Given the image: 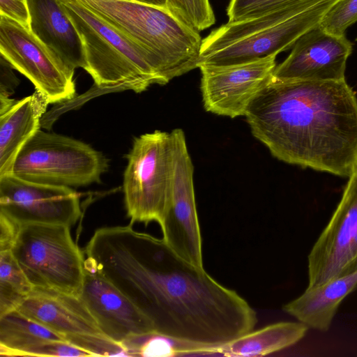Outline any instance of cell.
<instances>
[{
    "mask_svg": "<svg viewBox=\"0 0 357 357\" xmlns=\"http://www.w3.org/2000/svg\"><path fill=\"white\" fill-rule=\"evenodd\" d=\"M84 255V268L128 297L158 333L218 347L250 332L257 322L255 310L236 291L132 224L97 229Z\"/></svg>",
    "mask_w": 357,
    "mask_h": 357,
    "instance_id": "cell-1",
    "label": "cell"
},
{
    "mask_svg": "<svg viewBox=\"0 0 357 357\" xmlns=\"http://www.w3.org/2000/svg\"><path fill=\"white\" fill-rule=\"evenodd\" d=\"M275 158L336 176L357 168V98L342 80H271L245 115Z\"/></svg>",
    "mask_w": 357,
    "mask_h": 357,
    "instance_id": "cell-2",
    "label": "cell"
},
{
    "mask_svg": "<svg viewBox=\"0 0 357 357\" xmlns=\"http://www.w3.org/2000/svg\"><path fill=\"white\" fill-rule=\"evenodd\" d=\"M78 1L147 51L165 84L199 67V32L167 9L134 0Z\"/></svg>",
    "mask_w": 357,
    "mask_h": 357,
    "instance_id": "cell-3",
    "label": "cell"
},
{
    "mask_svg": "<svg viewBox=\"0 0 357 357\" xmlns=\"http://www.w3.org/2000/svg\"><path fill=\"white\" fill-rule=\"evenodd\" d=\"M82 40L86 68L100 89L142 93L166 84L157 63L141 46L78 0H59Z\"/></svg>",
    "mask_w": 357,
    "mask_h": 357,
    "instance_id": "cell-4",
    "label": "cell"
},
{
    "mask_svg": "<svg viewBox=\"0 0 357 357\" xmlns=\"http://www.w3.org/2000/svg\"><path fill=\"white\" fill-rule=\"evenodd\" d=\"M337 1L323 0L282 22L265 17L245 25L227 22L202 40L199 67L236 65L278 55L319 24Z\"/></svg>",
    "mask_w": 357,
    "mask_h": 357,
    "instance_id": "cell-5",
    "label": "cell"
},
{
    "mask_svg": "<svg viewBox=\"0 0 357 357\" xmlns=\"http://www.w3.org/2000/svg\"><path fill=\"white\" fill-rule=\"evenodd\" d=\"M123 173L124 204L131 224L160 225L171 195L174 144L171 132L155 130L134 138Z\"/></svg>",
    "mask_w": 357,
    "mask_h": 357,
    "instance_id": "cell-6",
    "label": "cell"
},
{
    "mask_svg": "<svg viewBox=\"0 0 357 357\" xmlns=\"http://www.w3.org/2000/svg\"><path fill=\"white\" fill-rule=\"evenodd\" d=\"M70 228L60 225H22L11 251L33 287L79 297L84 280V257Z\"/></svg>",
    "mask_w": 357,
    "mask_h": 357,
    "instance_id": "cell-7",
    "label": "cell"
},
{
    "mask_svg": "<svg viewBox=\"0 0 357 357\" xmlns=\"http://www.w3.org/2000/svg\"><path fill=\"white\" fill-rule=\"evenodd\" d=\"M107 168V158L89 144L39 130L19 152L12 174L29 181L73 188L100 183Z\"/></svg>",
    "mask_w": 357,
    "mask_h": 357,
    "instance_id": "cell-8",
    "label": "cell"
},
{
    "mask_svg": "<svg viewBox=\"0 0 357 357\" xmlns=\"http://www.w3.org/2000/svg\"><path fill=\"white\" fill-rule=\"evenodd\" d=\"M0 55L44 93L50 103L72 100L74 72L19 22L0 15Z\"/></svg>",
    "mask_w": 357,
    "mask_h": 357,
    "instance_id": "cell-9",
    "label": "cell"
},
{
    "mask_svg": "<svg viewBox=\"0 0 357 357\" xmlns=\"http://www.w3.org/2000/svg\"><path fill=\"white\" fill-rule=\"evenodd\" d=\"M175 152L172 189L160 225L162 239L180 257L204 268L202 243L197 211L193 173L185 135L181 128L171 131Z\"/></svg>",
    "mask_w": 357,
    "mask_h": 357,
    "instance_id": "cell-10",
    "label": "cell"
},
{
    "mask_svg": "<svg viewBox=\"0 0 357 357\" xmlns=\"http://www.w3.org/2000/svg\"><path fill=\"white\" fill-rule=\"evenodd\" d=\"M357 271V168L307 255V288Z\"/></svg>",
    "mask_w": 357,
    "mask_h": 357,
    "instance_id": "cell-11",
    "label": "cell"
},
{
    "mask_svg": "<svg viewBox=\"0 0 357 357\" xmlns=\"http://www.w3.org/2000/svg\"><path fill=\"white\" fill-rule=\"evenodd\" d=\"M0 213L20 225H60L71 227L81 215L79 197L73 188L0 176Z\"/></svg>",
    "mask_w": 357,
    "mask_h": 357,
    "instance_id": "cell-12",
    "label": "cell"
},
{
    "mask_svg": "<svg viewBox=\"0 0 357 357\" xmlns=\"http://www.w3.org/2000/svg\"><path fill=\"white\" fill-rule=\"evenodd\" d=\"M276 56L231 66H200L204 109L230 118L245 116L253 98L271 80Z\"/></svg>",
    "mask_w": 357,
    "mask_h": 357,
    "instance_id": "cell-13",
    "label": "cell"
},
{
    "mask_svg": "<svg viewBox=\"0 0 357 357\" xmlns=\"http://www.w3.org/2000/svg\"><path fill=\"white\" fill-rule=\"evenodd\" d=\"M352 43L345 35H334L319 24L302 35L289 56L276 66L273 78L277 80L345 79L347 61Z\"/></svg>",
    "mask_w": 357,
    "mask_h": 357,
    "instance_id": "cell-14",
    "label": "cell"
},
{
    "mask_svg": "<svg viewBox=\"0 0 357 357\" xmlns=\"http://www.w3.org/2000/svg\"><path fill=\"white\" fill-rule=\"evenodd\" d=\"M84 271L79 298L105 336L122 343L131 336L155 332L150 319L116 287L98 273Z\"/></svg>",
    "mask_w": 357,
    "mask_h": 357,
    "instance_id": "cell-15",
    "label": "cell"
},
{
    "mask_svg": "<svg viewBox=\"0 0 357 357\" xmlns=\"http://www.w3.org/2000/svg\"><path fill=\"white\" fill-rule=\"evenodd\" d=\"M16 310L64 337L73 334L104 335L79 297L54 289L33 287Z\"/></svg>",
    "mask_w": 357,
    "mask_h": 357,
    "instance_id": "cell-16",
    "label": "cell"
},
{
    "mask_svg": "<svg viewBox=\"0 0 357 357\" xmlns=\"http://www.w3.org/2000/svg\"><path fill=\"white\" fill-rule=\"evenodd\" d=\"M30 30L67 68H86L85 50L76 27L59 0H27Z\"/></svg>",
    "mask_w": 357,
    "mask_h": 357,
    "instance_id": "cell-17",
    "label": "cell"
},
{
    "mask_svg": "<svg viewBox=\"0 0 357 357\" xmlns=\"http://www.w3.org/2000/svg\"><path fill=\"white\" fill-rule=\"evenodd\" d=\"M50 104L38 89L0 112V176L12 173L24 144L40 130V120Z\"/></svg>",
    "mask_w": 357,
    "mask_h": 357,
    "instance_id": "cell-18",
    "label": "cell"
},
{
    "mask_svg": "<svg viewBox=\"0 0 357 357\" xmlns=\"http://www.w3.org/2000/svg\"><path fill=\"white\" fill-rule=\"evenodd\" d=\"M357 287V271L306 288L282 310L298 321L319 331H328L343 300Z\"/></svg>",
    "mask_w": 357,
    "mask_h": 357,
    "instance_id": "cell-19",
    "label": "cell"
},
{
    "mask_svg": "<svg viewBox=\"0 0 357 357\" xmlns=\"http://www.w3.org/2000/svg\"><path fill=\"white\" fill-rule=\"evenodd\" d=\"M301 322L282 321L268 325L214 348L212 354L224 356H264L294 345L306 335Z\"/></svg>",
    "mask_w": 357,
    "mask_h": 357,
    "instance_id": "cell-20",
    "label": "cell"
},
{
    "mask_svg": "<svg viewBox=\"0 0 357 357\" xmlns=\"http://www.w3.org/2000/svg\"><path fill=\"white\" fill-rule=\"evenodd\" d=\"M48 340H66L63 335L15 310L0 316V354L16 351Z\"/></svg>",
    "mask_w": 357,
    "mask_h": 357,
    "instance_id": "cell-21",
    "label": "cell"
},
{
    "mask_svg": "<svg viewBox=\"0 0 357 357\" xmlns=\"http://www.w3.org/2000/svg\"><path fill=\"white\" fill-rule=\"evenodd\" d=\"M122 344L129 356L211 355L215 347L173 338L156 332L131 336Z\"/></svg>",
    "mask_w": 357,
    "mask_h": 357,
    "instance_id": "cell-22",
    "label": "cell"
},
{
    "mask_svg": "<svg viewBox=\"0 0 357 357\" xmlns=\"http://www.w3.org/2000/svg\"><path fill=\"white\" fill-rule=\"evenodd\" d=\"M33 287L12 251L0 252V316L16 310Z\"/></svg>",
    "mask_w": 357,
    "mask_h": 357,
    "instance_id": "cell-23",
    "label": "cell"
},
{
    "mask_svg": "<svg viewBox=\"0 0 357 357\" xmlns=\"http://www.w3.org/2000/svg\"><path fill=\"white\" fill-rule=\"evenodd\" d=\"M166 8L179 22L197 32L215 22L209 0H167Z\"/></svg>",
    "mask_w": 357,
    "mask_h": 357,
    "instance_id": "cell-24",
    "label": "cell"
},
{
    "mask_svg": "<svg viewBox=\"0 0 357 357\" xmlns=\"http://www.w3.org/2000/svg\"><path fill=\"white\" fill-rule=\"evenodd\" d=\"M357 22V0H338L322 17L319 26L334 35H345Z\"/></svg>",
    "mask_w": 357,
    "mask_h": 357,
    "instance_id": "cell-25",
    "label": "cell"
},
{
    "mask_svg": "<svg viewBox=\"0 0 357 357\" xmlns=\"http://www.w3.org/2000/svg\"><path fill=\"white\" fill-rule=\"evenodd\" d=\"M65 339L91 353L93 356H129L122 343L117 342L104 335L73 334L65 335Z\"/></svg>",
    "mask_w": 357,
    "mask_h": 357,
    "instance_id": "cell-26",
    "label": "cell"
},
{
    "mask_svg": "<svg viewBox=\"0 0 357 357\" xmlns=\"http://www.w3.org/2000/svg\"><path fill=\"white\" fill-rule=\"evenodd\" d=\"M295 0H230L228 22L252 19L289 4Z\"/></svg>",
    "mask_w": 357,
    "mask_h": 357,
    "instance_id": "cell-27",
    "label": "cell"
},
{
    "mask_svg": "<svg viewBox=\"0 0 357 357\" xmlns=\"http://www.w3.org/2000/svg\"><path fill=\"white\" fill-rule=\"evenodd\" d=\"M10 356H93L67 340H48L13 352Z\"/></svg>",
    "mask_w": 357,
    "mask_h": 357,
    "instance_id": "cell-28",
    "label": "cell"
},
{
    "mask_svg": "<svg viewBox=\"0 0 357 357\" xmlns=\"http://www.w3.org/2000/svg\"><path fill=\"white\" fill-rule=\"evenodd\" d=\"M0 15L10 18L30 29L27 0H0Z\"/></svg>",
    "mask_w": 357,
    "mask_h": 357,
    "instance_id": "cell-29",
    "label": "cell"
},
{
    "mask_svg": "<svg viewBox=\"0 0 357 357\" xmlns=\"http://www.w3.org/2000/svg\"><path fill=\"white\" fill-rule=\"evenodd\" d=\"M20 228L17 222L0 213V252L12 250Z\"/></svg>",
    "mask_w": 357,
    "mask_h": 357,
    "instance_id": "cell-30",
    "label": "cell"
},
{
    "mask_svg": "<svg viewBox=\"0 0 357 357\" xmlns=\"http://www.w3.org/2000/svg\"><path fill=\"white\" fill-rule=\"evenodd\" d=\"M13 69L9 62L0 55V97H10L19 84L20 80Z\"/></svg>",
    "mask_w": 357,
    "mask_h": 357,
    "instance_id": "cell-31",
    "label": "cell"
},
{
    "mask_svg": "<svg viewBox=\"0 0 357 357\" xmlns=\"http://www.w3.org/2000/svg\"><path fill=\"white\" fill-rule=\"evenodd\" d=\"M141 3L153 5L162 8H166L167 0H134Z\"/></svg>",
    "mask_w": 357,
    "mask_h": 357,
    "instance_id": "cell-32",
    "label": "cell"
}]
</instances>
